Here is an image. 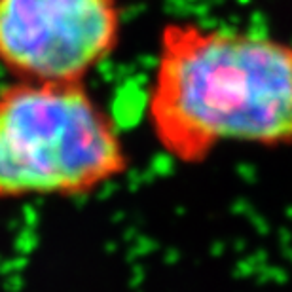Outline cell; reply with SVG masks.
<instances>
[{"mask_svg":"<svg viewBox=\"0 0 292 292\" xmlns=\"http://www.w3.org/2000/svg\"><path fill=\"white\" fill-rule=\"evenodd\" d=\"M120 36L118 0H0V65L17 80L84 82Z\"/></svg>","mask_w":292,"mask_h":292,"instance_id":"3","label":"cell"},{"mask_svg":"<svg viewBox=\"0 0 292 292\" xmlns=\"http://www.w3.org/2000/svg\"><path fill=\"white\" fill-rule=\"evenodd\" d=\"M127 169L118 125L84 82L0 90V201L86 195Z\"/></svg>","mask_w":292,"mask_h":292,"instance_id":"2","label":"cell"},{"mask_svg":"<svg viewBox=\"0 0 292 292\" xmlns=\"http://www.w3.org/2000/svg\"><path fill=\"white\" fill-rule=\"evenodd\" d=\"M146 120L161 150L186 165L232 142L292 146V44L169 21L160 32Z\"/></svg>","mask_w":292,"mask_h":292,"instance_id":"1","label":"cell"}]
</instances>
